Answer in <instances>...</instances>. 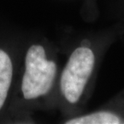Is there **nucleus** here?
<instances>
[{"mask_svg": "<svg viewBox=\"0 0 124 124\" xmlns=\"http://www.w3.org/2000/svg\"><path fill=\"white\" fill-rule=\"evenodd\" d=\"M56 73V65L46 59L41 45L29 48L25 59V73L22 81V91L25 99L31 100L44 95L51 90Z\"/></svg>", "mask_w": 124, "mask_h": 124, "instance_id": "f257e3e1", "label": "nucleus"}, {"mask_svg": "<svg viewBox=\"0 0 124 124\" xmlns=\"http://www.w3.org/2000/svg\"><path fill=\"white\" fill-rule=\"evenodd\" d=\"M94 60L92 50L86 47L78 48L70 56L61 78V92L69 102L80 99L93 72Z\"/></svg>", "mask_w": 124, "mask_h": 124, "instance_id": "f03ea898", "label": "nucleus"}, {"mask_svg": "<svg viewBox=\"0 0 124 124\" xmlns=\"http://www.w3.org/2000/svg\"><path fill=\"white\" fill-rule=\"evenodd\" d=\"M12 63L7 53L0 49V110L5 102L12 80Z\"/></svg>", "mask_w": 124, "mask_h": 124, "instance_id": "7ed1b4c3", "label": "nucleus"}, {"mask_svg": "<svg viewBox=\"0 0 124 124\" xmlns=\"http://www.w3.org/2000/svg\"><path fill=\"white\" fill-rule=\"evenodd\" d=\"M120 118L115 114L101 111L67 121V124H118Z\"/></svg>", "mask_w": 124, "mask_h": 124, "instance_id": "20e7f679", "label": "nucleus"}]
</instances>
